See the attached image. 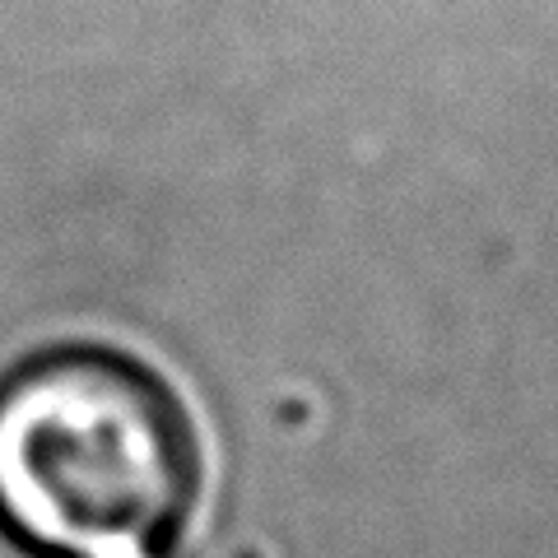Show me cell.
Here are the masks:
<instances>
[{"label":"cell","mask_w":558,"mask_h":558,"mask_svg":"<svg viewBox=\"0 0 558 558\" xmlns=\"http://www.w3.org/2000/svg\"><path fill=\"white\" fill-rule=\"evenodd\" d=\"M201 447L159 373L57 344L0 381V531L33 558H182Z\"/></svg>","instance_id":"cell-1"}]
</instances>
